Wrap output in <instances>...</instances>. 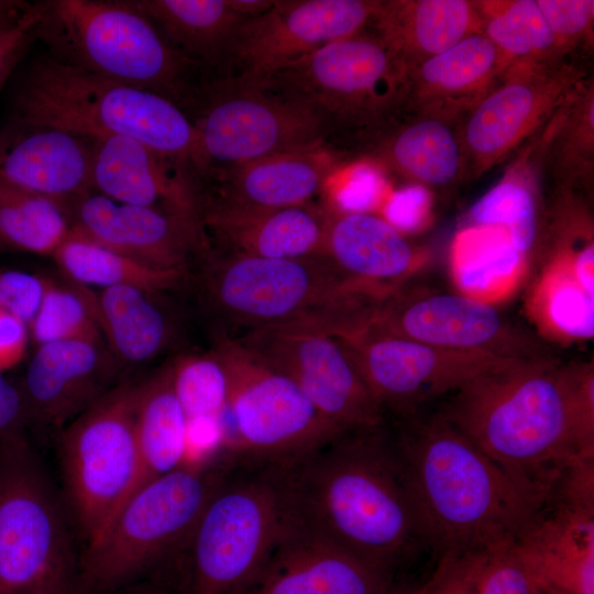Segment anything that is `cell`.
<instances>
[{"instance_id":"cell-10","label":"cell","mask_w":594,"mask_h":594,"mask_svg":"<svg viewBox=\"0 0 594 594\" xmlns=\"http://www.w3.org/2000/svg\"><path fill=\"white\" fill-rule=\"evenodd\" d=\"M230 470L184 548L193 594H241L256 578L286 526L273 469Z\"/></svg>"},{"instance_id":"cell-40","label":"cell","mask_w":594,"mask_h":594,"mask_svg":"<svg viewBox=\"0 0 594 594\" xmlns=\"http://www.w3.org/2000/svg\"><path fill=\"white\" fill-rule=\"evenodd\" d=\"M534 287L531 307L551 333L571 341L593 338L594 294L568 268L544 264Z\"/></svg>"},{"instance_id":"cell-1","label":"cell","mask_w":594,"mask_h":594,"mask_svg":"<svg viewBox=\"0 0 594 594\" xmlns=\"http://www.w3.org/2000/svg\"><path fill=\"white\" fill-rule=\"evenodd\" d=\"M440 414L547 503L566 469L594 459V369L547 356L488 371Z\"/></svg>"},{"instance_id":"cell-12","label":"cell","mask_w":594,"mask_h":594,"mask_svg":"<svg viewBox=\"0 0 594 594\" xmlns=\"http://www.w3.org/2000/svg\"><path fill=\"white\" fill-rule=\"evenodd\" d=\"M189 118L195 129L191 164L199 180L266 155L326 144L319 122L308 111L223 79L206 88Z\"/></svg>"},{"instance_id":"cell-29","label":"cell","mask_w":594,"mask_h":594,"mask_svg":"<svg viewBox=\"0 0 594 594\" xmlns=\"http://www.w3.org/2000/svg\"><path fill=\"white\" fill-rule=\"evenodd\" d=\"M541 586L594 594V510L551 503L514 543Z\"/></svg>"},{"instance_id":"cell-21","label":"cell","mask_w":594,"mask_h":594,"mask_svg":"<svg viewBox=\"0 0 594 594\" xmlns=\"http://www.w3.org/2000/svg\"><path fill=\"white\" fill-rule=\"evenodd\" d=\"M118 371L105 341L38 345L19 388L29 422L59 432L119 383Z\"/></svg>"},{"instance_id":"cell-30","label":"cell","mask_w":594,"mask_h":594,"mask_svg":"<svg viewBox=\"0 0 594 594\" xmlns=\"http://www.w3.org/2000/svg\"><path fill=\"white\" fill-rule=\"evenodd\" d=\"M408 66L441 54L464 37L482 32L475 1H381L370 26Z\"/></svg>"},{"instance_id":"cell-14","label":"cell","mask_w":594,"mask_h":594,"mask_svg":"<svg viewBox=\"0 0 594 594\" xmlns=\"http://www.w3.org/2000/svg\"><path fill=\"white\" fill-rule=\"evenodd\" d=\"M338 338L383 414L391 411L399 418L517 361L438 348L367 327Z\"/></svg>"},{"instance_id":"cell-46","label":"cell","mask_w":594,"mask_h":594,"mask_svg":"<svg viewBox=\"0 0 594 594\" xmlns=\"http://www.w3.org/2000/svg\"><path fill=\"white\" fill-rule=\"evenodd\" d=\"M491 551L444 553L427 583L413 594H476Z\"/></svg>"},{"instance_id":"cell-51","label":"cell","mask_w":594,"mask_h":594,"mask_svg":"<svg viewBox=\"0 0 594 594\" xmlns=\"http://www.w3.org/2000/svg\"><path fill=\"white\" fill-rule=\"evenodd\" d=\"M23 594H79V591L72 574V566H69Z\"/></svg>"},{"instance_id":"cell-44","label":"cell","mask_w":594,"mask_h":594,"mask_svg":"<svg viewBox=\"0 0 594 594\" xmlns=\"http://www.w3.org/2000/svg\"><path fill=\"white\" fill-rule=\"evenodd\" d=\"M43 8L44 2L0 0V86L35 38Z\"/></svg>"},{"instance_id":"cell-26","label":"cell","mask_w":594,"mask_h":594,"mask_svg":"<svg viewBox=\"0 0 594 594\" xmlns=\"http://www.w3.org/2000/svg\"><path fill=\"white\" fill-rule=\"evenodd\" d=\"M323 255L349 282L382 298L422 265L420 250L384 217L332 201Z\"/></svg>"},{"instance_id":"cell-34","label":"cell","mask_w":594,"mask_h":594,"mask_svg":"<svg viewBox=\"0 0 594 594\" xmlns=\"http://www.w3.org/2000/svg\"><path fill=\"white\" fill-rule=\"evenodd\" d=\"M542 170L562 191L588 188L594 166V85L583 78L534 136Z\"/></svg>"},{"instance_id":"cell-25","label":"cell","mask_w":594,"mask_h":594,"mask_svg":"<svg viewBox=\"0 0 594 594\" xmlns=\"http://www.w3.org/2000/svg\"><path fill=\"white\" fill-rule=\"evenodd\" d=\"M94 141L59 129L10 121L0 130V178L69 206L92 191Z\"/></svg>"},{"instance_id":"cell-3","label":"cell","mask_w":594,"mask_h":594,"mask_svg":"<svg viewBox=\"0 0 594 594\" xmlns=\"http://www.w3.org/2000/svg\"><path fill=\"white\" fill-rule=\"evenodd\" d=\"M393 439L428 547L439 557L516 542L547 506L440 411L402 417Z\"/></svg>"},{"instance_id":"cell-15","label":"cell","mask_w":594,"mask_h":594,"mask_svg":"<svg viewBox=\"0 0 594 594\" xmlns=\"http://www.w3.org/2000/svg\"><path fill=\"white\" fill-rule=\"evenodd\" d=\"M365 327L453 351L512 360L546 356L537 341L493 304L463 293L413 287L409 282L378 305Z\"/></svg>"},{"instance_id":"cell-42","label":"cell","mask_w":594,"mask_h":594,"mask_svg":"<svg viewBox=\"0 0 594 594\" xmlns=\"http://www.w3.org/2000/svg\"><path fill=\"white\" fill-rule=\"evenodd\" d=\"M175 395L188 421L220 424L229 396L228 372L218 352L184 354L169 363Z\"/></svg>"},{"instance_id":"cell-45","label":"cell","mask_w":594,"mask_h":594,"mask_svg":"<svg viewBox=\"0 0 594 594\" xmlns=\"http://www.w3.org/2000/svg\"><path fill=\"white\" fill-rule=\"evenodd\" d=\"M514 543L490 552L476 594H538L539 584Z\"/></svg>"},{"instance_id":"cell-6","label":"cell","mask_w":594,"mask_h":594,"mask_svg":"<svg viewBox=\"0 0 594 594\" xmlns=\"http://www.w3.org/2000/svg\"><path fill=\"white\" fill-rule=\"evenodd\" d=\"M35 38L50 56L164 97L188 117L215 81L166 42L134 0L45 1Z\"/></svg>"},{"instance_id":"cell-38","label":"cell","mask_w":594,"mask_h":594,"mask_svg":"<svg viewBox=\"0 0 594 594\" xmlns=\"http://www.w3.org/2000/svg\"><path fill=\"white\" fill-rule=\"evenodd\" d=\"M481 31L499 52L506 70L518 65L566 61L536 0L475 1Z\"/></svg>"},{"instance_id":"cell-13","label":"cell","mask_w":594,"mask_h":594,"mask_svg":"<svg viewBox=\"0 0 594 594\" xmlns=\"http://www.w3.org/2000/svg\"><path fill=\"white\" fill-rule=\"evenodd\" d=\"M69 566L63 512L28 439L0 443V594H23Z\"/></svg>"},{"instance_id":"cell-23","label":"cell","mask_w":594,"mask_h":594,"mask_svg":"<svg viewBox=\"0 0 594 594\" xmlns=\"http://www.w3.org/2000/svg\"><path fill=\"white\" fill-rule=\"evenodd\" d=\"M393 579L346 550L290 525L241 594H382Z\"/></svg>"},{"instance_id":"cell-49","label":"cell","mask_w":594,"mask_h":594,"mask_svg":"<svg viewBox=\"0 0 594 594\" xmlns=\"http://www.w3.org/2000/svg\"><path fill=\"white\" fill-rule=\"evenodd\" d=\"M430 191L420 186L410 185L389 200L388 217L385 219L399 229L414 228L421 223L428 211Z\"/></svg>"},{"instance_id":"cell-50","label":"cell","mask_w":594,"mask_h":594,"mask_svg":"<svg viewBox=\"0 0 594 594\" xmlns=\"http://www.w3.org/2000/svg\"><path fill=\"white\" fill-rule=\"evenodd\" d=\"M29 341L28 324L0 309V373L21 362L26 353Z\"/></svg>"},{"instance_id":"cell-48","label":"cell","mask_w":594,"mask_h":594,"mask_svg":"<svg viewBox=\"0 0 594 594\" xmlns=\"http://www.w3.org/2000/svg\"><path fill=\"white\" fill-rule=\"evenodd\" d=\"M30 425L22 394L0 373V443L26 439Z\"/></svg>"},{"instance_id":"cell-8","label":"cell","mask_w":594,"mask_h":594,"mask_svg":"<svg viewBox=\"0 0 594 594\" xmlns=\"http://www.w3.org/2000/svg\"><path fill=\"white\" fill-rule=\"evenodd\" d=\"M217 457L184 463L139 487L106 528L85 544V586L117 588L184 550L207 503L230 469Z\"/></svg>"},{"instance_id":"cell-53","label":"cell","mask_w":594,"mask_h":594,"mask_svg":"<svg viewBox=\"0 0 594 594\" xmlns=\"http://www.w3.org/2000/svg\"><path fill=\"white\" fill-rule=\"evenodd\" d=\"M382 594H413L411 590L394 585Z\"/></svg>"},{"instance_id":"cell-35","label":"cell","mask_w":594,"mask_h":594,"mask_svg":"<svg viewBox=\"0 0 594 594\" xmlns=\"http://www.w3.org/2000/svg\"><path fill=\"white\" fill-rule=\"evenodd\" d=\"M187 426L172 385L169 363L138 383L135 431L142 466L140 487L184 464Z\"/></svg>"},{"instance_id":"cell-24","label":"cell","mask_w":594,"mask_h":594,"mask_svg":"<svg viewBox=\"0 0 594 594\" xmlns=\"http://www.w3.org/2000/svg\"><path fill=\"white\" fill-rule=\"evenodd\" d=\"M331 201L280 208L205 207L199 221L211 249L265 258L323 255Z\"/></svg>"},{"instance_id":"cell-54","label":"cell","mask_w":594,"mask_h":594,"mask_svg":"<svg viewBox=\"0 0 594 594\" xmlns=\"http://www.w3.org/2000/svg\"><path fill=\"white\" fill-rule=\"evenodd\" d=\"M538 594H572V593L539 585Z\"/></svg>"},{"instance_id":"cell-5","label":"cell","mask_w":594,"mask_h":594,"mask_svg":"<svg viewBox=\"0 0 594 594\" xmlns=\"http://www.w3.org/2000/svg\"><path fill=\"white\" fill-rule=\"evenodd\" d=\"M257 89L308 111L326 144L356 161L408 114L409 68L369 28L287 64Z\"/></svg>"},{"instance_id":"cell-39","label":"cell","mask_w":594,"mask_h":594,"mask_svg":"<svg viewBox=\"0 0 594 594\" xmlns=\"http://www.w3.org/2000/svg\"><path fill=\"white\" fill-rule=\"evenodd\" d=\"M452 267L463 294L490 290V285L506 283L526 266L507 233L498 228L465 227L454 240Z\"/></svg>"},{"instance_id":"cell-52","label":"cell","mask_w":594,"mask_h":594,"mask_svg":"<svg viewBox=\"0 0 594 594\" xmlns=\"http://www.w3.org/2000/svg\"><path fill=\"white\" fill-rule=\"evenodd\" d=\"M276 0H229L234 12L245 19L257 18L270 11Z\"/></svg>"},{"instance_id":"cell-37","label":"cell","mask_w":594,"mask_h":594,"mask_svg":"<svg viewBox=\"0 0 594 594\" xmlns=\"http://www.w3.org/2000/svg\"><path fill=\"white\" fill-rule=\"evenodd\" d=\"M70 229L67 206L0 178V254L53 256Z\"/></svg>"},{"instance_id":"cell-17","label":"cell","mask_w":594,"mask_h":594,"mask_svg":"<svg viewBox=\"0 0 594 594\" xmlns=\"http://www.w3.org/2000/svg\"><path fill=\"white\" fill-rule=\"evenodd\" d=\"M380 4L377 0H276L266 13L241 23L222 79L258 88L287 64L367 30Z\"/></svg>"},{"instance_id":"cell-22","label":"cell","mask_w":594,"mask_h":594,"mask_svg":"<svg viewBox=\"0 0 594 594\" xmlns=\"http://www.w3.org/2000/svg\"><path fill=\"white\" fill-rule=\"evenodd\" d=\"M91 187L118 202L198 218L201 185L193 165L138 140L94 141Z\"/></svg>"},{"instance_id":"cell-43","label":"cell","mask_w":594,"mask_h":594,"mask_svg":"<svg viewBox=\"0 0 594 594\" xmlns=\"http://www.w3.org/2000/svg\"><path fill=\"white\" fill-rule=\"evenodd\" d=\"M561 55L593 43V0H536Z\"/></svg>"},{"instance_id":"cell-11","label":"cell","mask_w":594,"mask_h":594,"mask_svg":"<svg viewBox=\"0 0 594 594\" xmlns=\"http://www.w3.org/2000/svg\"><path fill=\"white\" fill-rule=\"evenodd\" d=\"M138 383L119 382L58 432L67 497L86 543L140 487Z\"/></svg>"},{"instance_id":"cell-19","label":"cell","mask_w":594,"mask_h":594,"mask_svg":"<svg viewBox=\"0 0 594 594\" xmlns=\"http://www.w3.org/2000/svg\"><path fill=\"white\" fill-rule=\"evenodd\" d=\"M72 229L140 263L188 273L209 244L198 218L91 191L68 206Z\"/></svg>"},{"instance_id":"cell-18","label":"cell","mask_w":594,"mask_h":594,"mask_svg":"<svg viewBox=\"0 0 594 594\" xmlns=\"http://www.w3.org/2000/svg\"><path fill=\"white\" fill-rule=\"evenodd\" d=\"M235 341L293 381L341 432L385 425V415L338 337L310 330L260 331Z\"/></svg>"},{"instance_id":"cell-31","label":"cell","mask_w":594,"mask_h":594,"mask_svg":"<svg viewBox=\"0 0 594 594\" xmlns=\"http://www.w3.org/2000/svg\"><path fill=\"white\" fill-rule=\"evenodd\" d=\"M519 154L471 206L468 227L504 230L528 267L540 253L548 223L540 188L541 161L534 139Z\"/></svg>"},{"instance_id":"cell-41","label":"cell","mask_w":594,"mask_h":594,"mask_svg":"<svg viewBox=\"0 0 594 594\" xmlns=\"http://www.w3.org/2000/svg\"><path fill=\"white\" fill-rule=\"evenodd\" d=\"M36 346L69 340L103 341L96 317L92 289L45 278L37 312L29 324Z\"/></svg>"},{"instance_id":"cell-27","label":"cell","mask_w":594,"mask_h":594,"mask_svg":"<svg viewBox=\"0 0 594 594\" xmlns=\"http://www.w3.org/2000/svg\"><path fill=\"white\" fill-rule=\"evenodd\" d=\"M461 120L408 113L356 160L427 190L449 189L465 179Z\"/></svg>"},{"instance_id":"cell-32","label":"cell","mask_w":594,"mask_h":594,"mask_svg":"<svg viewBox=\"0 0 594 594\" xmlns=\"http://www.w3.org/2000/svg\"><path fill=\"white\" fill-rule=\"evenodd\" d=\"M180 55L222 79L233 37L246 20L229 0H134Z\"/></svg>"},{"instance_id":"cell-47","label":"cell","mask_w":594,"mask_h":594,"mask_svg":"<svg viewBox=\"0 0 594 594\" xmlns=\"http://www.w3.org/2000/svg\"><path fill=\"white\" fill-rule=\"evenodd\" d=\"M45 278L20 270L0 268V309L29 327L40 307Z\"/></svg>"},{"instance_id":"cell-33","label":"cell","mask_w":594,"mask_h":594,"mask_svg":"<svg viewBox=\"0 0 594 594\" xmlns=\"http://www.w3.org/2000/svg\"><path fill=\"white\" fill-rule=\"evenodd\" d=\"M147 292L132 286L92 290L102 339L118 365L143 364L172 340V323Z\"/></svg>"},{"instance_id":"cell-36","label":"cell","mask_w":594,"mask_h":594,"mask_svg":"<svg viewBox=\"0 0 594 594\" xmlns=\"http://www.w3.org/2000/svg\"><path fill=\"white\" fill-rule=\"evenodd\" d=\"M65 277L78 285L98 289L132 286L152 293L178 287L186 272L151 267L118 253L70 229L52 256Z\"/></svg>"},{"instance_id":"cell-7","label":"cell","mask_w":594,"mask_h":594,"mask_svg":"<svg viewBox=\"0 0 594 594\" xmlns=\"http://www.w3.org/2000/svg\"><path fill=\"white\" fill-rule=\"evenodd\" d=\"M10 105L14 122L51 127L92 141L129 138L191 164L195 129L178 106L50 55L23 70Z\"/></svg>"},{"instance_id":"cell-2","label":"cell","mask_w":594,"mask_h":594,"mask_svg":"<svg viewBox=\"0 0 594 594\" xmlns=\"http://www.w3.org/2000/svg\"><path fill=\"white\" fill-rule=\"evenodd\" d=\"M385 425L341 433L280 468L287 521L391 576L429 548Z\"/></svg>"},{"instance_id":"cell-9","label":"cell","mask_w":594,"mask_h":594,"mask_svg":"<svg viewBox=\"0 0 594 594\" xmlns=\"http://www.w3.org/2000/svg\"><path fill=\"white\" fill-rule=\"evenodd\" d=\"M213 349L228 372L229 396L218 451L243 466L280 469L334 437L330 424L285 375L238 341L217 338Z\"/></svg>"},{"instance_id":"cell-55","label":"cell","mask_w":594,"mask_h":594,"mask_svg":"<svg viewBox=\"0 0 594 594\" xmlns=\"http://www.w3.org/2000/svg\"><path fill=\"white\" fill-rule=\"evenodd\" d=\"M127 594H166V593H164L161 590H155V588H142V590L127 593Z\"/></svg>"},{"instance_id":"cell-4","label":"cell","mask_w":594,"mask_h":594,"mask_svg":"<svg viewBox=\"0 0 594 594\" xmlns=\"http://www.w3.org/2000/svg\"><path fill=\"white\" fill-rule=\"evenodd\" d=\"M217 338L260 331L343 336L366 326L383 298L341 275L324 255L265 258L211 249L195 263Z\"/></svg>"},{"instance_id":"cell-28","label":"cell","mask_w":594,"mask_h":594,"mask_svg":"<svg viewBox=\"0 0 594 594\" xmlns=\"http://www.w3.org/2000/svg\"><path fill=\"white\" fill-rule=\"evenodd\" d=\"M506 73L495 45L482 32L409 70V113L461 120Z\"/></svg>"},{"instance_id":"cell-16","label":"cell","mask_w":594,"mask_h":594,"mask_svg":"<svg viewBox=\"0 0 594 594\" xmlns=\"http://www.w3.org/2000/svg\"><path fill=\"white\" fill-rule=\"evenodd\" d=\"M585 78L568 61L510 67L461 119L465 178H479L532 139Z\"/></svg>"},{"instance_id":"cell-20","label":"cell","mask_w":594,"mask_h":594,"mask_svg":"<svg viewBox=\"0 0 594 594\" xmlns=\"http://www.w3.org/2000/svg\"><path fill=\"white\" fill-rule=\"evenodd\" d=\"M350 160L326 144L266 155L200 179L205 207L280 208L316 200Z\"/></svg>"}]
</instances>
